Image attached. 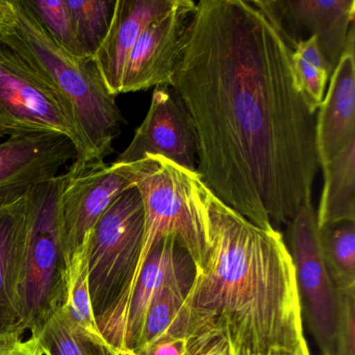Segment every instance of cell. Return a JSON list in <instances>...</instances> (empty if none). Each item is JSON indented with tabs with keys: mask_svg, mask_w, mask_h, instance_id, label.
<instances>
[{
	"mask_svg": "<svg viewBox=\"0 0 355 355\" xmlns=\"http://www.w3.org/2000/svg\"><path fill=\"white\" fill-rule=\"evenodd\" d=\"M205 224L207 252L184 306L224 315L267 348L307 345L296 271L282 232L254 225L209 190Z\"/></svg>",
	"mask_w": 355,
	"mask_h": 355,
	"instance_id": "obj_2",
	"label": "cell"
},
{
	"mask_svg": "<svg viewBox=\"0 0 355 355\" xmlns=\"http://www.w3.org/2000/svg\"><path fill=\"white\" fill-rule=\"evenodd\" d=\"M62 174L28 193V236L21 286L22 317L31 336L65 305L68 259L64 249L59 197Z\"/></svg>",
	"mask_w": 355,
	"mask_h": 355,
	"instance_id": "obj_5",
	"label": "cell"
},
{
	"mask_svg": "<svg viewBox=\"0 0 355 355\" xmlns=\"http://www.w3.org/2000/svg\"><path fill=\"white\" fill-rule=\"evenodd\" d=\"M175 336L186 340L182 355H311L307 345L296 350L267 348L228 318L198 313L184 305Z\"/></svg>",
	"mask_w": 355,
	"mask_h": 355,
	"instance_id": "obj_18",
	"label": "cell"
},
{
	"mask_svg": "<svg viewBox=\"0 0 355 355\" xmlns=\"http://www.w3.org/2000/svg\"><path fill=\"white\" fill-rule=\"evenodd\" d=\"M159 155L191 172L197 171L198 140L192 117L175 89L155 88L148 113L115 164H132ZM197 173V172H196Z\"/></svg>",
	"mask_w": 355,
	"mask_h": 355,
	"instance_id": "obj_13",
	"label": "cell"
},
{
	"mask_svg": "<svg viewBox=\"0 0 355 355\" xmlns=\"http://www.w3.org/2000/svg\"><path fill=\"white\" fill-rule=\"evenodd\" d=\"M194 261L173 236L155 243L130 294L96 322L105 342L120 355H132L138 347L149 309L167 286H190Z\"/></svg>",
	"mask_w": 355,
	"mask_h": 355,
	"instance_id": "obj_8",
	"label": "cell"
},
{
	"mask_svg": "<svg viewBox=\"0 0 355 355\" xmlns=\"http://www.w3.org/2000/svg\"><path fill=\"white\" fill-rule=\"evenodd\" d=\"M44 355H120L105 340L72 329L58 311L37 336Z\"/></svg>",
	"mask_w": 355,
	"mask_h": 355,
	"instance_id": "obj_25",
	"label": "cell"
},
{
	"mask_svg": "<svg viewBox=\"0 0 355 355\" xmlns=\"http://www.w3.org/2000/svg\"><path fill=\"white\" fill-rule=\"evenodd\" d=\"M184 344L186 340L184 338L174 336V338H166L147 350L138 353L143 355H182Z\"/></svg>",
	"mask_w": 355,
	"mask_h": 355,
	"instance_id": "obj_28",
	"label": "cell"
},
{
	"mask_svg": "<svg viewBox=\"0 0 355 355\" xmlns=\"http://www.w3.org/2000/svg\"><path fill=\"white\" fill-rule=\"evenodd\" d=\"M291 255L296 271L301 307L322 355H334L338 291L324 261L311 199L288 224Z\"/></svg>",
	"mask_w": 355,
	"mask_h": 355,
	"instance_id": "obj_10",
	"label": "cell"
},
{
	"mask_svg": "<svg viewBox=\"0 0 355 355\" xmlns=\"http://www.w3.org/2000/svg\"><path fill=\"white\" fill-rule=\"evenodd\" d=\"M41 26L58 44L78 57H83L76 42L67 0H24Z\"/></svg>",
	"mask_w": 355,
	"mask_h": 355,
	"instance_id": "obj_26",
	"label": "cell"
},
{
	"mask_svg": "<svg viewBox=\"0 0 355 355\" xmlns=\"http://www.w3.org/2000/svg\"><path fill=\"white\" fill-rule=\"evenodd\" d=\"M292 53L251 1L201 0L171 83L196 128L199 178L266 230L294 219L320 168Z\"/></svg>",
	"mask_w": 355,
	"mask_h": 355,
	"instance_id": "obj_1",
	"label": "cell"
},
{
	"mask_svg": "<svg viewBox=\"0 0 355 355\" xmlns=\"http://www.w3.org/2000/svg\"><path fill=\"white\" fill-rule=\"evenodd\" d=\"M38 134L67 137L76 151L82 143L57 93L19 55L0 42V139Z\"/></svg>",
	"mask_w": 355,
	"mask_h": 355,
	"instance_id": "obj_7",
	"label": "cell"
},
{
	"mask_svg": "<svg viewBox=\"0 0 355 355\" xmlns=\"http://www.w3.org/2000/svg\"><path fill=\"white\" fill-rule=\"evenodd\" d=\"M189 288L190 286L173 284L159 294L149 309L134 353L143 352L166 338L175 336L176 324Z\"/></svg>",
	"mask_w": 355,
	"mask_h": 355,
	"instance_id": "obj_24",
	"label": "cell"
},
{
	"mask_svg": "<svg viewBox=\"0 0 355 355\" xmlns=\"http://www.w3.org/2000/svg\"><path fill=\"white\" fill-rule=\"evenodd\" d=\"M196 3L180 0L169 13L153 20L132 49L122 80V93L171 86L184 59Z\"/></svg>",
	"mask_w": 355,
	"mask_h": 355,
	"instance_id": "obj_12",
	"label": "cell"
},
{
	"mask_svg": "<svg viewBox=\"0 0 355 355\" xmlns=\"http://www.w3.org/2000/svg\"><path fill=\"white\" fill-rule=\"evenodd\" d=\"M326 267L336 291L355 288V222L318 228Z\"/></svg>",
	"mask_w": 355,
	"mask_h": 355,
	"instance_id": "obj_20",
	"label": "cell"
},
{
	"mask_svg": "<svg viewBox=\"0 0 355 355\" xmlns=\"http://www.w3.org/2000/svg\"><path fill=\"white\" fill-rule=\"evenodd\" d=\"M144 230V205L136 187L119 195L93 230L88 244V284L95 322L109 313L130 288Z\"/></svg>",
	"mask_w": 355,
	"mask_h": 355,
	"instance_id": "obj_6",
	"label": "cell"
},
{
	"mask_svg": "<svg viewBox=\"0 0 355 355\" xmlns=\"http://www.w3.org/2000/svg\"><path fill=\"white\" fill-rule=\"evenodd\" d=\"M292 66L297 84L311 113L317 115L325 97L326 87L332 74L318 46L317 37L299 43L292 53Z\"/></svg>",
	"mask_w": 355,
	"mask_h": 355,
	"instance_id": "obj_22",
	"label": "cell"
},
{
	"mask_svg": "<svg viewBox=\"0 0 355 355\" xmlns=\"http://www.w3.org/2000/svg\"><path fill=\"white\" fill-rule=\"evenodd\" d=\"M132 188H135L134 163L71 162L62 173L59 197L62 236L68 263L86 246L110 205Z\"/></svg>",
	"mask_w": 355,
	"mask_h": 355,
	"instance_id": "obj_9",
	"label": "cell"
},
{
	"mask_svg": "<svg viewBox=\"0 0 355 355\" xmlns=\"http://www.w3.org/2000/svg\"><path fill=\"white\" fill-rule=\"evenodd\" d=\"M13 15L0 42L19 55L57 93L76 125L82 153L74 161H105L113 153L123 116L92 60L58 44L24 0H12Z\"/></svg>",
	"mask_w": 355,
	"mask_h": 355,
	"instance_id": "obj_3",
	"label": "cell"
},
{
	"mask_svg": "<svg viewBox=\"0 0 355 355\" xmlns=\"http://www.w3.org/2000/svg\"><path fill=\"white\" fill-rule=\"evenodd\" d=\"M334 355H355V288L338 292Z\"/></svg>",
	"mask_w": 355,
	"mask_h": 355,
	"instance_id": "obj_27",
	"label": "cell"
},
{
	"mask_svg": "<svg viewBox=\"0 0 355 355\" xmlns=\"http://www.w3.org/2000/svg\"><path fill=\"white\" fill-rule=\"evenodd\" d=\"M180 0H116L111 26L92 61L110 94H121L128 57L143 31Z\"/></svg>",
	"mask_w": 355,
	"mask_h": 355,
	"instance_id": "obj_16",
	"label": "cell"
},
{
	"mask_svg": "<svg viewBox=\"0 0 355 355\" xmlns=\"http://www.w3.org/2000/svg\"><path fill=\"white\" fill-rule=\"evenodd\" d=\"M134 165L135 187L144 205V239L134 279L112 309L128 298L149 253L161 239L175 238L190 253L196 269L207 252L205 194L209 189L198 174L159 155H146Z\"/></svg>",
	"mask_w": 355,
	"mask_h": 355,
	"instance_id": "obj_4",
	"label": "cell"
},
{
	"mask_svg": "<svg viewBox=\"0 0 355 355\" xmlns=\"http://www.w3.org/2000/svg\"><path fill=\"white\" fill-rule=\"evenodd\" d=\"M0 355H44L40 340L31 336L7 348L0 349Z\"/></svg>",
	"mask_w": 355,
	"mask_h": 355,
	"instance_id": "obj_29",
	"label": "cell"
},
{
	"mask_svg": "<svg viewBox=\"0 0 355 355\" xmlns=\"http://www.w3.org/2000/svg\"><path fill=\"white\" fill-rule=\"evenodd\" d=\"M291 51L317 37L320 51L332 71L354 28L355 0H252Z\"/></svg>",
	"mask_w": 355,
	"mask_h": 355,
	"instance_id": "obj_11",
	"label": "cell"
},
{
	"mask_svg": "<svg viewBox=\"0 0 355 355\" xmlns=\"http://www.w3.org/2000/svg\"><path fill=\"white\" fill-rule=\"evenodd\" d=\"M355 26L330 76V86L315 116L320 168L355 141Z\"/></svg>",
	"mask_w": 355,
	"mask_h": 355,
	"instance_id": "obj_17",
	"label": "cell"
},
{
	"mask_svg": "<svg viewBox=\"0 0 355 355\" xmlns=\"http://www.w3.org/2000/svg\"><path fill=\"white\" fill-rule=\"evenodd\" d=\"M88 243L70 259L67 298L60 309L68 325L76 331L105 340L97 328L91 305L88 284Z\"/></svg>",
	"mask_w": 355,
	"mask_h": 355,
	"instance_id": "obj_21",
	"label": "cell"
},
{
	"mask_svg": "<svg viewBox=\"0 0 355 355\" xmlns=\"http://www.w3.org/2000/svg\"><path fill=\"white\" fill-rule=\"evenodd\" d=\"M321 168L324 187L315 213L318 228L355 222V141Z\"/></svg>",
	"mask_w": 355,
	"mask_h": 355,
	"instance_id": "obj_19",
	"label": "cell"
},
{
	"mask_svg": "<svg viewBox=\"0 0 355 355\" xmlns=\"http://www.w3.org/2000/svg\"><path fill=\"white\" fill-rule=\"evenodd\" d=\"M28 194L0 207V349L24 340L21 286L28 236Z\"/></svg>",
	"mask_w": 355,
	"mask_h": 355,
	"instance_id": "obj_15",
	"label": "cell"
},
{
	"mask_svg": "<svg viewBox=\"0 0 355 355\" xmlns=\"http://www.w3.org/2000/svg\"><path fill=\"white\" fill-rule=\"evenodd\" d=\"M132 355H143V354H139V353H134V354Z\"/></svg>",
	"mask_w": 355,
	"mask_h": 355,
	"instance_id": "obj_30",
	"label": "cell"
},
{
	"mask_svg": "<svg viewBox=\"0 0 355 355\" xmlns=\"http://www.w3.org/2000/svg\"><path fill=\"white\" fill-rule=\"evenodd\" d=\"M76 157L71 141L59 134L14 137L0 143V207L57 178Z\"/></svg>",
	"mask_w": 355,
	"mask_h": 355,
	"instance_id": "obj_14",
	"label": "cell"
},
{
	"mask_svg": "<svg viewBox=\"0 0 355 355\" xmlns=\"http://www.w3.org/2000/svg\"><path fill=\"white\" fill-rule=\"evenodd\" d=\"M83 57L92 60L111 26L116 0L67 1Z\"/></svg>",
	"mask_w": 355,
	"mask_h": 355,
	"instance_id": "obj_23",
	"label": "cell"
}]
</instances>
